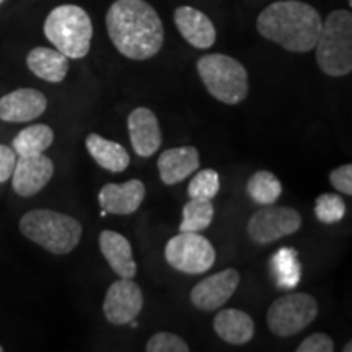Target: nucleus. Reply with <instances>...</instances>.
Returning a JSON list of instances; mask_svg holds the SVG:
<instances>
[{"mask_svg": "<svg viewBox=\"0 0 352 352\" xmlns=\"http://www.w3.org/2000/svg\"><path fill=\"white\" fill-rule=\"evenodd\" d=\"M297 252L294 248H280L271 259L272 272L277 280V285L283 289H294L300 280V263Z\"/></svg>", "mask_w": 352, "mask_h": 352, "instance_id": "nucleus-24", "label": "nucleus"}, {"mask_svg": "<svg viewBox=\"0 0 352 352\" xmlns=\"http://www.w3.org/2000/svg\"><path fill=\"white\" fill-rule=\"evenodd\" d=\"M47 98L34 88H19L0 98V120L30 122L46 111Z\"/></svg>", "mask_w": 352, "mask_h": 352, "instance_id": "nucleus-14", "label": "nucleus"}, {"mask_svg": "<svg viewBox=\"0 0 352 352\" xmlns=\"http://www.w3.org/2000/svg\"><path fill=\"white\" fill-rule=\"evenodd\" d=\"M351 346H352V344H351V341H349V342H347V344L344 346V349H342V351H344V352H346V351H347V352H351V351H352V347H351Z\"/></svg>", "mask_w": 352, "mask_h": 352, "instance_id": "nucleus-32", "label": "nucleus"}, {"mask_svg": "<svg viewBox=\"0 0 352 352\" xmlns=\"http://www.w3.org/2000/svg\"><path fill=\"white\" fill-rule=\"evenodd\" d=\"M20 232L46 252L63 256L77 248L83 230L80 222L72 215L50 209H34L21 217Z\"/></svg>", "mask_w": 352, "mask_h": 352, "instance_id": "nucleus-3", "label": "nucleus"}, {"mask_svg": "<svg viewBox=\"0 0 352 352\" xmlns=\"http://www.w3.org/2000/svg\"><path fill=\"white\" fill-rule=\"evenodd\" d=\"M157 165L162 182L168 184V186H173V184L184 182L188 176L199 170V151L192 145L168 148L158 157Z\"/></svg>", "mask_w": 352, "mask_h": 352, "instance_id": "nucleus-17", "label": "nucleus"}, {"mask_svg": "<svg viewBox=\"0 0 352 352\" xmlns=\"http://www.w3.org/2000/svg\"><path fill=\"white\" fill-rule=\"evenodd\" d=\"M100 250L107 259L109 267L122 279H134L138 274V264L129 240L121 233L103 230L100 235Z\"/></svg>", "mask_w": 352, "mask_h": 352, "instance_id": "nucleus-18", "label": "nucleus"}, {"mask_svg": "<svg viewBox=\"0 0 352 352\" xmlns=\"http://www.w3.org/2000/svg\"><path fill=\"white\" fill-rule=\"evenodd\" d=\"M349 6H352V0H349Z\"/></svg>", "mask_w": 352, "mask_h": 352, "instance_id": "nucleus-35", "label": "nucleus"}, {"mask_svg": "<svg viewBox=\"0 0 352 352\" xmlns=\"http://www.w3.org/2000/svg\"><path fill=\"white\" fill-rule=\"evenodd\" d=\"M127 129H129L132 148L139 157L148 158L160 148L162 129L152 109H132L129 118H127Z\"/></svg>", "mask_w": 352, "mask_h": 352, "instance_id": "nucleus-13", "label": "nucleus"}, {"mask_svg": "<svg viewBox=\"0 0 352 352\" xmlns=\"http://www.w3.org/2000/svg\"><path fill=\"white\" fill-rule=\"evenodd\" d=\"M145 351L147 352H188L189 346L182 336H178V334L160 331L153 334L151 340L147 341Z\"/></svg>", "mask_w": 352, "mask_h": 352, "instance_id": "nucleus-28", "label": "nucleus"}, {"mask_svg": "<svg viewBox=\"0 0 352 352\" xmlns=\"http://www.w3.org/2000/svg\"><path fill=\"white\" fill-rule=\"evenodd\" d=\"M85 145L96 164L111 173H122L131 164L129 153L121 144L101 138L98 134L88 135Z\"/></svg>", "mask_w": 352, "mask_h": 352, "instance_id": "nucleus-21", "label": "nucleus"}, {"mask_svg": "<svg viewBox=\"0 0 352 352\" xmlns=\"http://www.w3.org/2000/svg\"><path fill=\"white\" fill-rule=\"evenodd\" d=\"M315 215L323 223H338L346 215V202L340 195L324 192L316 197Z\"/></svg>", "mask_w": 352, "mask_h": 352, "instance_id": "nucleus-27", "label": "nucleus"}, {"mask_svg": "<svg viewBox=\"0 0 352 352\" xmlns=\"http://www.w3.org/2000/svg\"><path fill=\"white\" fill-rule=\"evenodd\" d=\"M107 30L116 50L127 59H151L164 46V23L145 0H116L107 13Z\"/></svg>", "mask_w": 352, "mask_h": 352, "instance_id": "nucleus-1", "label": "nucleus"}, {"mask_svg": "<svg viewBox=\"0 0 352 352\" xmlns=\"http://www.w3.org/2000/svg\"><path fill=\"white\" fill-rule=\"evenodd\" d=\"M214 219L212 201L189 199L183 208V220L179 223L182 232H202L206 230Z\"/></svg>", "mask_w": 352, "mask_h": 352, "instance_id": "nucleus-25", "label": "nucleus"}, {"mask_svg": "<svg viewBox=\"0 0 352 352\" xmlns=\"http://www.w3.org/2000/svg\"><path fill=\"white\" fill-rule=\"evenodd\" d=\"M2 351H3V347H2V346H0V352H2Z\"/></svg>", "mask_w": 352, "mask_h": 352, "instance_id": "nucleus-34", "label": "nucleus"}, {"mask_svg": "<svg viewBox=\"0 0 352 352\" xmlns=\"http://www.w3.org/2000/svg\"><path fill=\"white\" fill-rule=\"evenodd\" d=\"M316 64L329 77H344L352 70V13L334 10L321 21L315 44Z\"/></svg>", "mask_w": 352, "mask_h": 352, "instance_id": "nucleus-4", "label": "nucleus"}, {"mask_svg": "<svg viewBox=\"0 0 352 352\" xmlns=\"http://www.w3.org/2000/svg\"><path fill=\"white\" fill-rule=\"evenodd\" d=\"M239 284V271L232 270V267L206 277L191 290L192 305L202 311H215L230 300Z\"/></svg>", "mask_w": 352, "mask_h": 352, "instance_id": "nucleus-12", "label": "nucleus"}, {"mask_svg": "<svg viewBox=\"0 0 352 352\" xmlns=\"http://www.w3.org/2000/svg\"><path fill=\"white\" fill-rule=\"evenodd\" d=\"M246 191L256 204L270 206L274 204L283 195V183L274 173L261 170L250 176L248 183H246Z\"/></svg>", "mask_w": 352, "mask_h": 352, "instance_id": "nucleus-23", "label": "nucleus"}, {"mask_svg": "<svg viewBox=\"0 0 352 352\" xmlns=\"http://www.w3.org/2000/svg\"><path fill=\"white\" fill-rule=\"evenodd\" d=\"M329 183L342 195L352 196V165L346 164L334 168L329 173Z\"/></svg>", "mask_w": 352, "mask_h": 352, "instance_id": "nucleus-30", "label": "nucleus"}, {"mask_svg": "<svg viewBox=\"0 0 352 352\" xmlns=\"http://www.w3.org/2000/svg\"><path fill=\"white\" fill-rule=\"evenodd\" d=\"M3 2H6V0H0V6H2V3H3Z\"/></svg>", "mask_w": 352, "mask_h": 352, "instance_id": "nucleus-33", "label": "nucleus"}, {"mask_svg": "<svg viewBox=\"0 0 352 352\" xmlns=\"http://www.w3.org/2000/svg\"><path fill=\"white\" fill-rule=\"evenodd\" d=\"M302 227V215L298 210L285 206H264L250 217L248 235L259 245L274 243L298 232Z\"/></svg>", "mask_w": 352, "mask_h": 352, "instance_id": "nucleus-9", "label": "nucleus"}, {"mask_svg": "<svg viewBox=\"0 0 352 352\" xmlns=\"http://www.w3.org/2000/svg\"><path fill=\"white\" fill-rule=\"evenodd\" d=\"M44 34L69 59H82L90 52L94 23L82 7L65 3L52 8L44 21Z\"/></svg>", "mask_w": 352, "mask_h": 352, "instance_id": "nucleus-5", "label": "nucleus"}, {"mask_svg": "<svg viewBox=\"0 0 352 352\" xmlns=\"http://www.w3.org/2000/svg\"><path fill=\"white\" fill-rule=\"evenodd\" d=\"M214 331L228 344H246L254 336V321L252 316L236 308L220 310L214 318Z\"/></svg>", "mask_w": 352, "mask_h": 352, "instance_id": "nucleus-19", "label": "nucleus"}, {"mask_svg": "<svg viewBox=\"0 0 352 352\" xmlns=\"http://www.w3.org/2000/svg\"><path fill=\"white\" fill-rule=\"evenodd\" d=\"M165 259L176 271L202 274L215 263V250L199 232H182L165 246Z\"/></svg>", "mask_w": 352, "mask_h": 352, "instance_id": "nucleus-8", "label": "nucleus"}, {"mask_svg": "<svg viewBox=\"0 0 352 352\" xmlns=\"http://www.w3.org/2000/svg\"><path fill=\"white\" fill-rule=\"evenodd\" d=\"M220 179L219 173L212 168L197 171L196 176L189 182L188 195L189 199H208L212 201L219 195Z\"/></svg>", "mask_w": 352, "mask_h": 352, "instance_id": "nucleus-26", "label": "nucleus"}, {"mask_svg": "<svg viewBox=\"0 0 352 352\" xmlns=\"http://www.w3.org/2000/svg\"><path fill=\"white\" fill-rule=\"evenodd\" d=\"M320 307L315 297L305 292L285 294L267 308V327L276 336L287 338L310 327L318 316Z\"/></svg>", "mask_w": 352, "mask_h": 352, "instance_id": "nucleus-7", "label": "nucleus"}, {"mask_svg": "<svg viewBox=\"0 0 352 352\" xmlns=\"http://www.w3.org/2000/svg\"><path fill=\"white\" fill-rule=\"evenodd\" d=\"M16 164V153L8 145L0 144V183H6L12 178L13 168Z\"/></svg>", "mask_w": 352, "mask_h": 352, "instance_id": "nucleus-31", "label": "nucleus"}, {"mask_svg": "<svg viewBox=\"0 0 352 352\" xmlns=\"http://www.w3.org/2000/svg\"><path fill=\"white\" fill-rule=\"evenodd\" d=\"M54 164L44 153L20 155L12 173V188L21 197H32L51 182Z\"/></svg>", "mask_w": 352, "mask_h": 352, "instance_id": "nucleus-11", "label": "nucleus"}, {"mask_svg": "<svg viewBox=\"0 0 352 352\" xmlns=\"http://www.w3.org/2000/svg\"><path fill=\"white\" fill-rule=\"evenodd\" d=\"M321 16L315 7L298 0H279L259 13L256 28L263 38L290 52L315 50L321 30Z\"/></svg>", "mask_w": 352, "mask_h": 352, "instance_id": "nucleus-2", "label": "nucleus"}, {"mask_svg": "<svg viewBox=\"0 0 352 352\" xmlns=\"http://www.w3.org/2000/svg\"><path fill=\"white\" fill-rule=\"evenodd\" d=\"M26 65L38 78L50 83H59L67 77L69 57L51 47H34L26 56Z\"/></svg>", "mask_w": 352, "mask_h": 352, "instance_id": "nucleus-20", "label": "nucleus"}, {"mask_svg": "<svg viewBox=\"0 0 352 352\" xmlns=\"http://www.w3.org/2000/svg\"><path fill=\"white\" fill-rule=\"evenodd\" d=\"M334 342L328 334L315 333L303 340L297 347V352H333Z\"/></svg>", "mask_w": 352, "mask_h": 352, "instance_id": "nucleus-29", "label": "nucleus"}, {"mask_svg": "<svg viewBox=\"0 0 352 352\" xmlns=\"http://www.w3.org/2000/svg\"><path fill=\"white\" fill-rule=\"evenodd\" d=\"M175 25L182 36L197 50H209L217 39L215 26L206 13L195 7L183 6L175 10Z\"/></svg>", "mask_w": 352, "mask_h": 352, "instance_id": "nucleus-16", "label": "nucleus"}, {"mask_svg": "<svg viewBox=\"0 0 352 352\" xmlns=\"http://www.w3.org/2000/svg\"><path fill=\"white\" fill-rule=\"evenodd\" d=\"M54 142V131L46 124H33L21 129L12 140L16 157L44 153Z\"/></svg>", "mask_w": 352, "mask_h": 352, "instance_id": "nucleus-22", "label": "nucleus"}, {"mask_svg": "<svg viewBox=\"0 0 352 352\" xmlns=\"http://www.w3.org/2000/svg\"><path fill=\"white\" fill-rule=\"evenodd\" d=\"M145 197V186L140 179L116 184L108 183L98 195L100 208L113 215H131L138 212Z\"/></svg>", "mask_w": 352, "mask_h": 352, "instance_id": "nucleus-15", "label": "nucleus"}, {"mask_svg": "<svg viewBox=\"0 0 352 352\" xmlns=\"http://www.w3.org/2000/svg\"><path fill=\"white\" fill-rule=\"evenodd\" d=\"M197 74L215 100L239 104L248 96L250 82L246 69L226 54H206L197 60Z\"/></svg>", "mask_w": 352, "mask_h": 352, "instance_id": "nucleus-6", "label": "nucleus"}, {"mask_svg": "<svg viewBox=\"0 0 352 352\" xmlns=\"http://www.w3.org/2000/svg\"><path fill=\"white\" fill-rule=\"evenodd\" d=\"M142 290L132 279L116 280L109 285L103 302V311L111 324H126L142 311Z\"/></svg>", "mask_w": 352, "mask_h": 352, "instance_id": "nucleus-10", "label": "nucleus"}]
</instances>
